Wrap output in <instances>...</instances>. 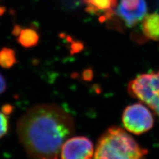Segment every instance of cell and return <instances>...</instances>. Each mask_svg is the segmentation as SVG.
I'll list each match as a JSON object with an SVG mask.
<instances>
[{
    "label": "cell",
    "mask_w": 159,
    "mask_h": 159,
    "mask_svg": "<svg viewBox=\"0 0 159 159\" xmlns=\"http://www.w3.org/2000/svg\"><path fill=\"white\" fill-rule=\"evenodd\" d=\"M74 127L72 117L62 108L43 104L30 108L20 118L17 131L30 158L54 159Z\"/></svg>",
    "instance_id": "1"
},
{
    "label": "cell",
    "mask_w": 159,
    "mask_h": 159,
    "mask_svg": "<svg viewBox=\"0 0 159 159\" xmlns=\"http://www.w3.org/2000/svg\"><path fill=\"white\" fill-rule=\"evenodd\" d=\"M147 152L122 129L111 127L99 139L93 159H144Z\"/></svg>",
    "instance_id": "2"
},
{
    "label": "cell",
    "mask_w": 159,
    "mask_h": 159,
    "mask_svg": "<svg viewBox=\"0 0 159 159\" xmlns=\"http://www.w3.org/2000/svg\"><path fill=\"white\" fill-rule=\"evenodd\" d=\"M128 90L159 116V71L138 76L129 83Z\"/></svg>",
    "instance_id": "3"
},
{
    "label": "cell",
    "mask_w": 159,
    "mask_h": 159,
    "mask_svg": "<svg viewBox=\"0 0 159 159\" xmlns=\"http://www.w3.org/2000/svg\"><path fill=\"white\" fill-rule=\"evenodd\" d=\"M122 119L127 130L137 135L148 131L154 123L151 113L141 103H135L126 107Z\"/></svg>",
    "instance_id": "4"
},
{
    "label": "cell",
    "mask_w": 159,
    "mask_h": 159,
    "mask_svg": "<svg viewBox=\"0 0 159 159\" xmlns=\"http://www.w3.org/2000/svg\"><path fill=\"white\" fill-rule=\"evenodd\" d=\"M117 4V15L129 27L142 21L147 12L145 0H119Z\"/></svg>",
    "instance_id": "5"
},
{
    "label": "cell",
    "mask_w": 159,
    "mask_h": 159,
    "mask_svg": "<svg viewBox=\"0 0 159 159\" xmlns=\"http://www.w3.org/2000/svg\"><path fill=\"white\" fill-rule=\"evenodd\" d=\"M61 154L62 159H92L93 147L86 137H75L64 142Z\"/></svg>",
    "instance_id": "6"
},
{
    "label": "cell",
    "mask_w": 159,
    "mask_h": 159,
    "mask_svg": "<svg viewBox=\"0 0 159 159\" xmlns=\"http://www.w3.org/2000/svg\"><path fill=\"white\" fill-rule=\"evenodd\" d=\"M86 5V11L101 16L106 19L112 16L113 9L117 6V0H84Z\"/></svg>",
    "instance_id": "7"
},
{
    "label": "cell",
    "mask_w": 159,
    "mask_h": 159,
    "mask_svg": "<svg viewBox=\"0 0 159 159\" xmlns=\"http://www.w3.org/2000/svg\"><path fill=\"white\" fill-rule=\"evenodd\" d=\"M142 29L147 37L154 41H159V14L151 13L144 17Z\"/></svg>",
    "instance_id": "8"
},
{
    "label": "cell",
    "mask_w": 159,
    "mask_h": 159,
    "mask_svg": "<svg viewBox=\"0 0 159 159\" xmlns=\"http://www.w3.org/2000/svg\"><path fill=\"white\" fill-rule=\"evenodd\" d=\"M39 34L35 30L31 28L23 29L18 36L17 41L25 48H31L37 44Z\"/></svg>",
    "instance_id": "9"
},
{
    "label": "cell",
    "mask_w": 159,
    "mask_h": 159,
    "mask_svg": "<svg viewBox=\"0 0 159 159\" xmlns=\"http://www.w3.org/2000/svg\"><path fill=\"white\" fill-rule=\"evenodd\" d=\"M16 52L13 49L3 48L0 51V66L4 68H10L16 63Z\"/></svg>",
    "instance_id": "10"
},
{
    "label": "cell",
    "mask_w": 159,
    "mask_h": 159,
    "mask_svg": "<svg viewBox=\"0 0 159 159\" xmlns=\"http://www.w3.org/2000/svg\"><path fill=\"white\" fill-rule=\"evenodd\" d=\"M8 119L6 114L0 112V138L3 137L8 130Z\"/></svg>",
    "instance_id": "11"
},
{
    "label": "cell",
    "mask_w": 159,
    "mask_h": 159,
    "mask_svg": "<svg viewBox=\"0 0 159 159\" xmlns=\"http://www.w3.org/2000/svg\"><path fill=\"white\" fill-rule=\"evenodd\" d=\"M6 88V83L5 81L4 78L2 76V75L0 74V94H2Z\"/></svg>",
    "instance_id": "12"
},
{
    "label": "cell",
    "mask_w": 159,
    "mask_h": 159,
    "mask_svg": "<svg viewBox=\"0 0 159 159\" xmlns=\"http://www.w3.org/2000/svg\"><path fill=\"white\" fill-rule=\"evenodd\" d=\"M21 27L20 25H16L14 26L13 29V31H12V34H13L14 36L16 37H18L20 33H21Z\"/></svg>",
    "instance_id": "13"
},
{
    "label": "cell",
    "mask_w": 159,
    "mask_h": 159,
    "mask_svg": "<svg viewBox=\"0 0 159 159\" xmlns=\"http://www.w3.org/2000/svg\"><path fill=\"white\" fill-rule=\"evenodd\" d=\"M11 108H12V107L10 106H5V107L3 108V112L5 114L10 113L11 112Z\"/></svg>",
    "instance_id": "14"
},
{
    "label": "cell",
    "mask_w": 159,
    "mask_h": 159,
    "mask_svg": "<svg viewBox=\"0 0 159 159\" xmlns=\"http://www.w3.org/2000/svg\"><path fill=\"white\" fill-rule=\"evenodd\" d=\"M6 11V8L4 6H0V17L2 16Z\"/></svg>",
    "instance_id": "15"
},
{
    "label": "cell",
    "mask_w": 159,
    "mask_h": 159,
    "mask_svg": "<svg viewBox=\"0 0 159 159\" xmlns=\"http://www.w3.org/2000/svg\"><path fill=\"white\" fill-rule=\"evenodd\" d=\"M54 159H58V158H54Z\"/></svg>",
    "instance_id": "16"
}]
</instances>
